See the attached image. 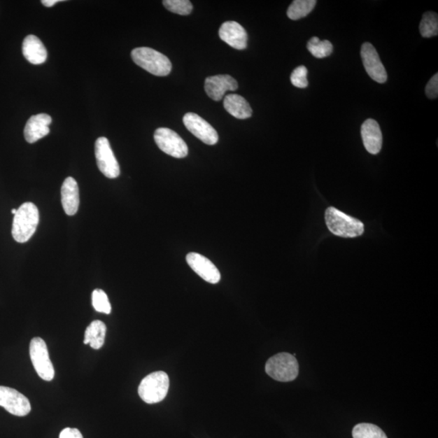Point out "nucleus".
I'll use <instances>...</instances> for the list:
<instances>
[{
	"label": "nucleus",
	"mask_w": 438,
	"mask_h": 438,
	"mask_svg": "<svg viewBox=\"0 0 438 438\" xmlns=\"http://www.w3.org/2000/svg\"><path fill=\"white\" fill-rule=\"evenodd\" d=\"M39 222L38 209L32 202H25L17 209L14 216L12 234L18 243H25L37 230Z\"/></svg>",
	"instance_id": "obj_1"
},
{
	"label": "nucleus",
	"mask_w": 438,
	"mask_h": 438,
	"mask_svg": "<svg viewBox=\"0 0 438 438\" xmlns=\"http://www.w3.org/2000/svg\"><path fill=\"white\" fill-rule=\"evenodd\" d=\"M325 222L331 233L344 238H355L363 235L364 223L348 216L334 207H329L325 213Z\"/></svg>",
	"instance_id": "obj_2"
},
{
	"label": "nucleus",
	"mask_w": 438,
	"mask_h": 438,
	"mask_svg": "<svg viewBox=\"0 0 438 438\" xmlns=\"http://www.w3.org/2000/svg\"><path fill=\"white\" fill-rule=\"evenodd\" d=\"M134 62L141 69L157 76L169 75L172 65L166 55L150 48H139L131 53Z\"/></svg>",
	"instance_id": "obj_3"
},
{
	"label": "nucleus",
	"mask_w": 438,
	"mask_h": 438,
	"mask_svg": "<svg viewBox=\"0 0 438 438\" xmlns=\"http://www.w3.org/2000/svg\"><path fill=\"white\" fill-rule=\"evenodd\" d=\"M169 386V376L165 372H155L141 381L139 394L141 399L146 404H157L166 398Z\"/></svg>",
	"instance_id": "obj_4"
},
{
	"label": "nucleus",
	"mask_w": 438,
	"mask_h": 438,
	"mask_svg": "<svg viewBox=\"0 0 438 438\" xmlns=\"http://www.w3.org/2000/svg\"><path fill=\"white\" fill-rule=\"evenodd\" d=\"M267 374L274 380L288 383L299 374V363L293 355L283 353L269 358L266 364Z\"/></svg>",
	"instance_id": "obj_5"
},
{
	"label": "nucleus",
	"mask_w": 438,
	"mask_h": 438,
	"mask_svg": "<svg viewBox=\"0 0 438 438\" xmlns=\"http://www.w3.org/2000/svg\"><path fill=\"white\" fill-rule=\"evenodd\" d=\"M29 354L40 378L47 381H52L55 376L54 366L50 359L47 344L43 339L35 337L31 340Z\"/></svg>",
	"instance_id": "obj_6"
},
{
	"label": "nucleus",
	"mask_w": 438,
	"mask_h": 438,
	"mask_svg": "<svg viewBox=\"0 0 438 438\" xmlns=\"http://www.w3.org/2000/svg\"><path fill=\"white\" fill-rule=\"evenodd\" d=\"M95 157L99 171L109 179H115L120 174L118 161L111 150L110 142L101 136L95 142Z\"/></svg>",
	"instance_id": "obj_7"
},
{
	"label": "nucleus",
	"mask_w": 438,
	"mask_h": 438,
	"mask_svg": "<svg viewBox=\"0 0 438 438\" xmlns=\"http://www.w3.org/2000/svg\"><path fill=\"white\" fill-rule=\"evenodd\" d=\"M154 137L157 147L165 154L176 159H183L188 155V146L176 132L170 129L160 128L155 131Z\"/></svg>",
	"instance_id": "obj_8"
},
{
	"label": "nucleus",
	"mask_w": 438,
	"mask_h": 438,
	"mask_svg": "<svg viewBox=\"0 0 438 438\" xmlns=\"http://www.w3.org/2000/svg\"><path fill=\"white\" fill-rule=\"evenodd\" d=\"M0 406L17 416H27L31 411V405L27 397L6 386H0Z\"/></svg>",
	"instance_id": "obj_9"
},
{
	"label": "nucleus",
	"mask_w": 438,
	"mask_h": 438,
	"mask_svg": "<svg viewBox=\"0 0 438 438\" xmlns=\"http://www.w3.org/2000/svg\"><path fill=\"white\" fill-rule=\"evenodd\" d=\"M183 122L187 129L204 143L213 146L218 141L217 131L200 115L190 112L183 116Z\"/></svg>",
	"instance_id": "obj_10"
},
{
	"label": "nucleus",
	"mask_w": 438,
	"mask_h": 438,
	"mask_svg": "<svg viewBox=\"0 0 438 438\" xmlns=\"http://www.w3.org/2000/svg\"><path fill=\"white\" fill-rule=\"evenodd\" d=\"M360 55L364 67L370 78L378 83H385L387 80L386 70L374 45L369 43H364L361 47Z\"/></svg>",
	"instance_id": "obj_11"
},
{
	"label": "nucleus",
	"mask_w": 438,
	"mask_h": 438,
	"mask_svg": "<svg viewBox=\"0 0 438 438\" xmlns=\"http://www.w3.org/2000/svg\"><path fill=\"white\" fill-rule=\"evenodd\" d=\"M188 266L205 281L216 284L221 280V274L215 264L199 253H190L186 257Z\"/></svg>",
	"instance_id": "obj_12"
},
{
	"label": "nucleus",
	"mask_w": 438,
	"mask_h": 438,
	"mask_svg": "<svg viewBox=\"0 0 438 438\" xmlns=\"http://www.w3.org/2000/svg\"><path fill=\"white\" fill-rule=\"evenodd\" d=\"M238 83L235 78L229 75L209 76L205 81V90L211 99L221 101L227 91H235Z\"/></svg>",
	"instance_id": "obj_13"
},
{
	"label": "nucleus",
	"mask_w": 438,
	"mask_h": 438,
	"mask_svg": "<svg viewBox=\"0 0 438 438\" xmlns=\"http://www.w3.org/2000/svg\"><path fill=\"white\" fill-rule=\"evenodd\" d=\"M219 37L232 48L243 50L247 48L248 34L241 24L236 22H224L218 31Z\"/></svg>",
	"instance_id": "obj_14"
},
{
	"label": "nucleus",
	"mask_w": 438,
	"mask_h": 438,
	"mask_svg": "<svg viewBox=\"0 0 438 438\" xmlns=\"http://www.w3.org/2000/svg\"><path fill=\"white\" fill-rule=\"evenodd\" d=\"M52 122V117L48 114L43 113L30 117L24 127L25 140L32 144L48 136L50 132L49 126Z\"/></svg>",
	"instance_id": "obj_15"
},
{
	"label": "nucleus",
	"mask_w": 438,
	"mask_h": 438,
	"mask_svg": "<svg viewBox=\"0 0 438 438\" xmlns=\"http://www.w3.org/2000/svg\"><path fill=\"white\" fill-rule=\"evenodd\" d=\"M361 136L367 151L371 155H378L383 146V134L376 120L369 119L361 127Z\"/></svg>",
	"instance_id": "obj_16"
},
{
	"label": "nucleus",
	"mask_w": 438,
	"mask_h": 438,
	"mask_svg": "<svg viewBox=\"0 0 438 438\" xmlns=\"http://www.w3.org/2000/svg\"><path fill=\"white\" fill-rule=\"evenodd\" d=\"M61 202L66 213L76 215L80 205L79 187L73 177L66 178L61 187Z\"/></svg>",
	"instance_id": "obj_17"
},
{
	"label": "nucleus",
	"mask_w": 438,
	"mask_h": 438,
	"mask_svg": "<svg viewBox=\"0 0 438 438\" xmlns=\"http://www.w3.org/2000/svg\"><path fill=\"white\" fill-rule=\"evenodd\" d=\"M22 53L24 58L33 64H42L48 59V50L44 44L34 35H28L24 39Z\"/></svg>",
	"instance_id": "obj_18"
},
{
	"label": "nucleus",
	"mask_w": 438,
	"mask_h": 438,
	"mask_svg": "<svg viewBox=\"0 0 438 438\" xmlns=\"http://www.w3.org/2000/svg\"><path fill=\"white\" fill-rule=\"evenodd\" d=\"M224 108L229 114L239 120L250 118L253 110L250 105L242 96L232 94L226 96L223 101Z\"/></svg>",
	"instance_id": "obj_19"
},
{
	"label": "nucleus",
	"mask_w": 438,
	"mask_h": 438,
	"mask_svg": "<svg viewBox=\"0 0 438 438\" xmlns=\"http://www.w3.org/2000/svg\"><path fill=\"white\" fill-rule=\"evenodd\" d=\"M106 327L101 320H94L86 328L85 332V344H90L92 348L99 350L103 347L105 342Z\"/></svg>",
	"instance_id": "obj_20"
},
{
	"label": "nucleus",
	"mask_w": 438,
	"mask_h": 438,
	"mask_svg": "<svg viewBox=\"0 0 438 438\" xmlns=\"http://www.w3.org/2000/svg\"><path fill=\"white\" fill-rule=\"evenodd\" d=\"M316 4V0H295L288 9V17L293 20L307 17L314 9Z\"/></svg>",
	"instance_id": "obj_21"
},
{
	"label": "nucleus",
	"mask_w": 438,
	"mask_h": 438,
	"mask_svg": "<svg viewBox=\"0 0 438 438\" xmlns=\"http://www.w3.org/2000/svg\"><path fill=\"white\" fill-rule=\"evenodd\" d=\"M307 48L309 52L318 59L328 57L332 54L334 49L330 41H320L318 37H313L309 41Z\"/></svg>",
	"instance_id": "obj_22"
},
{
	"label": "nucleus",
	"mask_w": 438,
	"mask_h": 438,
	"mask_svg": "<svg viewBox=\"0 0 438 438\" xmlns=\"http://www.w3.org/2000/svg\"><path fill=\"white\" fill-rule=\"evenodd\" d=\"M422 37L432 38L438 34V17L434 12H427L423 16L420 24Z\"/></svg>",
	"instance_id": "obj_23"
},
{
	"label": "nucleus",
	"mask_w": 438,
	"mask_h": 438,
	"mask_svg": "<svg viewBox=\"0 0 438 438\" xmlns=\"http://www.w3.org/2000/svg\"><path fill=\"white\" fill-rule=\"evenodd\" d=\"M353 438H388L379 427L368 424V423H361L355 425L353 430Z\"/></svg>",
	"instance_id": "obj_24"
},
{
	"label": "nucleus",
	"mask_w": 438,
	"mask_h": 438,
	"mask_svg": "<svg viewBox=\"0 0 438 438\" xmlns=\"http://www.w3.org/2000/svg\"><path fill=\"white\" fill-rule=\"evenodd\" d=\"M92 304L97 312L110 314L111 312V303L108 295L101 289H96L92 293Z\"/></svg>",
	"instance_id": "obj_25"
},
{
	"label": "nucleus",
	"mask_w": 438,
	"mask_h": 438,
	"mask_svg": "<svg viewBox=\"0 0 438 438\" xmlns=\"http://www.w3.org/2000/svg\"><path fill=\"white\" fill-rule=\"evenodd\" d=\"M164 7L173 13L187 16L192 11V4L190 0H164Z\"/></svg>",
	"instance_id": "obj_26"
},
{
	"label": "nucleus",
	"mask_w": 438,
	"mask_h": 438,
	"mask_svg": "<svg viewBox=\"0 0 438 438\" xmlns=\"http://www.w3.org/2000/svg\"><path fill=\"white\" fill-rule=\"evenodd\" d=\"M308 69L304 66H299L291 75V83L295 87L299 89L307 88L309 81L307 79Z\"/></svg>",
	"instance_id": "obj_27"
},
{
	"label": "nucleus",
	"mask_w": 438,
	"mask_h": 438,
	"mask_svg": "<svg viewBox=\"0 0 438 438\" xmlns=\"http://www.w3.org/2000/svg\"><path fill=\"white\" fill-rule=\"evenodd\" d=\"M425 93L428 98L435 99L438 97V74L432 76L425 88Z\"/></svg>",
	"instance_id": "obj_28"
},
{
	"label": "nucleus",
	"mask_w": 438,
	"mask_h": 438,
	"mask_svg": "<svg viewBox=\"0 0 438 438\" xmlns=\"http://www.w3.org/2000/svg\"><path fill=\"white\" fill-rule=\"evenodd\" d=\"M59 438H83V436L78 429L66 428L60 432Z\"/></svg>",
	"instance_id": "obj_29"
},
{
	"label": "nucleus",
	"mask_w": 438,
	"mask_h": 438,
	"mask_svg": "<svg viewBox=\"0 0 438 438\" xmlns=\"http://www.w3.org/2000/svg\"><path fill=\"white\" fill-rule=\"evenodd\" d=\"M59 2H61V0H43L42 3L45 7L50 8Z\"/></svg>",
	"instance_id": "obj_30"
},
{
	"label": "nucleus",
	"mask_w": 438,
	"mask_h": 438,
	"mask_svg": "<svg viewBox=\"0 0 438 438\" xmlns=\"http://www.w3.org/2000/svg\"><path fill=\"white\" fill-rule=\"evenodd\" d=\"M17 211V209H13L12 210L13 215L14 216L16 215Z\"/></svg>",
	"instance_id": "obj_31"
}]
</instances>
